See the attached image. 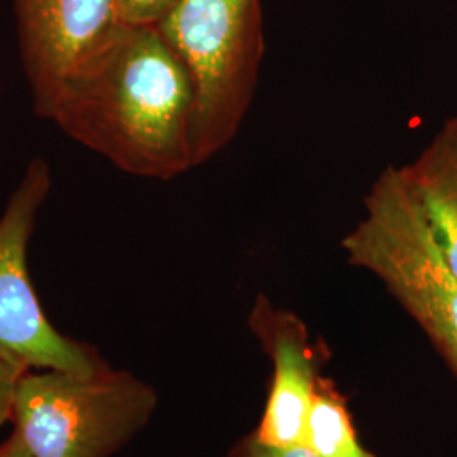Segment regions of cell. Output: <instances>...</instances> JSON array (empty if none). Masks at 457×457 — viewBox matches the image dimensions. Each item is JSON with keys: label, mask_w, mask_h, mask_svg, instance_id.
<instances>
[{"label": "cell", "mask_w": 457, "mask_h": 457, "mask_svg": "<svg viewBox=\"0 0 457 457\" xmlns=\"http://www.w3.org/2000/svg\"><path fill=\"white\" fill-rule=\"evenodd\" d=\"M195 88L156 26L124 24L60 87L48 120L124 173L171 180L195 168Z\"/></svg>", "instance_id": "6da1fadb"}, {"label": "cell", "mask_w": 457, "mask_h": 457, "mask_svg": "<svg viewBox=\"0 0 457 457\" xmlns=\"http://www.w3.org/2000/svg\"><path fill=\"white\" fill-rule=\"evenodd\" d=\"M349 264L370 271L422 327L457 375V275L398 168L364 196V215L341 241Z\"/></svg>", "instance_id": "7a4b0ae2"}, {"label": "cell", "mask_w": 457, "mask_h": 457, "mask_svg": "<svg viewBox=\"0 0 457 457\" xmlns=\"http://www.w3.org/2000/svg\"><path fill=\"white\" fill-rule=\"evenodd\" d=\"M195 88V163H207L241 129L260 80V0H177L156 24Z\"/></svg>", "instance_id": "3957f363"}, {"label": "cell", "mask_w": 457, "mask_h": 457, "mask_svg": "<svg viewBox=\"0 0 457 457\" xmlns=\"http://www.w3.org/2000/svg\"><path fill=\"white\" fill-rule=\"evenodd\" d=\"M156 405V392L128 371L29 370L17 386L12 422L34 457H112L146 427Z\"/></svg>", "instance_id": "277c9868"}, {"label": "cell", "mask_w": 457, "mask_h": 457, "mask_svg": "<svg viewBox=\"0 0 457 457\" xmlns=\"http://www.w3.org/2000/svg\"><path fill=\"white\" fill-rule=\"evenodd\" d=\"M51 187L49 164L34 158L0 215V361L26 370L96 375L109 364L96 347L51 324L29 275V243Z\"/></svg>", "instance_id": "5b68a950"}, {"label": "cell", "mask_w": 457, "mask_h": 457, "mask_svg": "<svg viewBox=\"0 0 457 457\" xmlns=\"http://www.w3.org/2000/svg\"><path fill=\"white\" fill-rule=\"evenodd\" d=\"M34 112L48 119L66 79L126 22L115 0H12Z\"/></svg>", "instance_id": "8992f818"}, {"label": "cell", "mask_w": 457, "mask_h": 457, "mask_svg": "<svg viewBox=\"0 0 457 457\" xmlns=\"http://www.w3.org/2000/svg\"><path fill=\"white\" fill-rule=\"evenodd\" d=\"M249 324L273 362L271 386L254 436L281 447L303 444L320 383L309 330L295 313L278 309L264 295H258Z\"/></svg>", "instance_id": "52a82bcc"}, {"label": "cell", "mask_w": 457, "mask_h": 457, "mask_svg": "<svg viewBox=\"0 0 457 457\" xmlns=\"http://www.w3.org/2000/svg\"><path fill=\"white\" fill-rule=\"evenodd\" d=\"M398 171L457 275V114Z\"/></svg>", "instance_id": "ba28073f"}, {"label": "cell", "mask_w": 457, "mask_h": 457, "mask_svg": "<svg viewBox=\"0 0 457 457\" xmlns=\"http://www.w3.org/2000/svg\"><path fill=\"white\" fill-rule=\"evenodd\" d=\"M303 444L319 457H375L361 445L345 403L326 383H319Z\"/></svg>", "instance_id": "9c48e42d"}, {"label": "cell", "mask_w": 457, "mask_h": 457, "mask_svg": "<svg viewBox=\"0 0 457 457\" xmlns=\"http://www.w3.org/2000/svg\"><path fill=\"white\" fill-rule=\"evenodd\" d=\"M120 17L131 26H156L177 0H115Z\"/></svg>", "instance_id": "30bf717a"}, {"label": "cell", "mask_w": 457, "mask_h": 457, "mask_svg": "<svg viewBox=\"0 0 457 457\" xmlns=\"http://www.w3.org/2000/svg\"><path fill=\"white\" fill-rule=\"evenodd\" d=\"M230 457H319L305 444L296 445H271L260 441L254 434L237 444Z\"/></svg>", "instance_id": "8fae6325"}, {"label": "cell", "mask_w": 457, "mask_h": 457, "mask_svg": "<svg viewBox=\"0 0 457 457\" xmlns=\"http://www.w3.org/2000/svg\"><path fill=\"white\" fill-rule=\"evenodd\" d=\"M26 371L29 370L0 361V427L14 417L17 386Z\"/></svg>", "instance_id": "7c38bea8"}, {"label": "cell", "mask_w": 457, "mask_h": 457, "mask_svg": "<svg viewBox=\"0 0 457 457\" xmlns=\"http://www.w3.org/2000/svg\"><path fill=\"white\" fill-rule=\"evenodd\" d=\"M0 457H34L16 432L0 445Z\"/></svg>", "instance_id": "4fadbf2b"}]
</instances>
